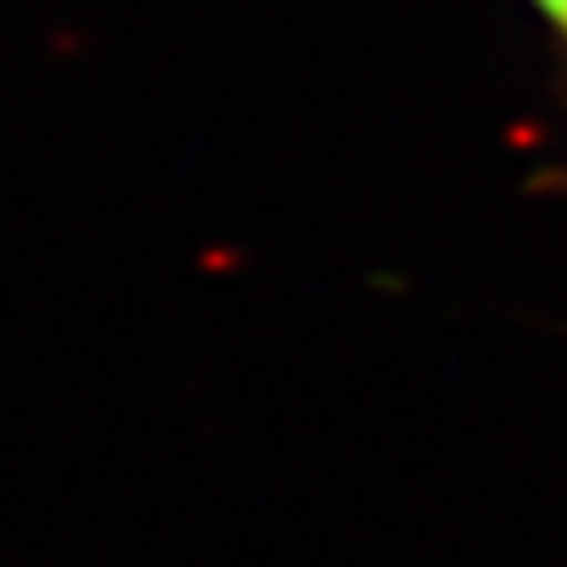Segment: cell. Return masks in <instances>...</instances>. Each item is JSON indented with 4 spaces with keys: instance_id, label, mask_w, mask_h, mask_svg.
<instances>
[{
    "instance_id": "7a4b0ae2",
    "label": "cell",
    "mask_w": 567,
    "mask_h": 567,
    "mask_svg": "<svg viewBox=\"0 0 567 567\" xmlns=\"http://www.w3.org/2000/svg\"><path fill=\"white\" fill-rule=\"evenodd\" d=\"M563 24H567V20H563Z\"/></svg>"
},
{
    "instance_id": "6da1fadb",
    "label": "cell",
    "mask_w": 567,
    "mask_h": 567,
    "mask_svg": "<svg viewBox=\"0 0 567 567\" xmlns=\"http://www.w3.org/2000/svg\"><path fill=\"white\" fill-rule=\"evenodd\" d=\"M539 6H544L548 14H558V20H567V0H539Z\"/></svg>"
}]
</instances>
